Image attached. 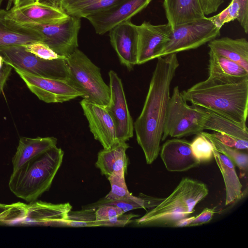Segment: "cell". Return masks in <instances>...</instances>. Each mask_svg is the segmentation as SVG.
Instances as JSON below:
<instances>
[{"instance_id":"obj_1","label":"cell","mask_w":248,"mask_h":248,"mask_svg":"<svg viewBox=\"0 0 248 248\" xmlns=\"http://www.w3.org/2000/svg\"><path fill=\"white\" fill-rule=\"evenodd\" d=\"M179 66L177 53L157 58L143 108L134 123L138 143L148 164H151L159 155L170 98V87Z\"/></svg>"},{"instance_id":"obj_2","label":"cell","mask_w":248,"mask_h":248,"mask_svg":"<svg viewBox=\"0 0 248 248\" xmlns=\"http://www.w3.org/2000/svg\"><path fill=\"white\" fill-rule=\"evenodd\" d=\"M181 93L192 105L212 111L248 129V78L228 83L207 78Z\"/></svg>"},{"instance_id":"obj_3","label":"cell","mask_w":248,"mask_h":248,"mask_svg":"<svg viewBox=\"0 0 248 248\" xmlns=\"http://www.w3.org/2000/svg\"><path fill=\"white\" fill-rule=\"evenodd\" d=\"M63 156V151L55 146L13 170L8 183L10 191L27 202L37 201L49 189Z\"/></svg>"},{"instance_id":"obj_4","label":"cell","mask_w":248,"mask_h":248,"mask_svg":"<svg viewBox=\"0 0 248 248\" xmlns=\"http://www.w3.org/2000/svg\"><path fill=\"white\" fill-rule=\"evenodd\" d=\"M208 194L205 184L184 178L168 197L134 222L140 226L174 227L178 221L194 212L195 206Z\"/></svg>"},{"instance_id":"obj_5","label":"cell","mask_w":248,"mask_h":248,"mask_svg":"<svg viewBox=\"0 0 248 248\" xmlns=\"http://www.w3.org/2000/svg\"><path fill=\"white\" fill-rule=\"evenodd\" d=\"M67 81L82 93L88 101L106 106L110 89L104 82L100 68L81 50L77 48L65 58Z\"/></svg>"},{"instance_id":"obj_6","label":"cell","mask_w":248,"mask_h":248,"mask_svg":"<svg viewBox=\"0 0 248 248\" xmlns=\"http://www.w3.org/2000/svg\"><path fill=\"white\" fill-rule=\"evenodd\" d=\"M207 110L187 104L178 86H175L169 101L161 141L167 137L180 138L197 135L203 131Z\"/></svg>"},{"instance_id":"obj_7","label":"cell","mask_w":248,"mask_h":248,"mask_svg":"<svg viewBox=\"0 0 248 248\" xmlns=\"http://www.w3.org/2000/svg\"><path fill=\"white\" fill-rule=\"evenodd\" d=\"M169 40L154 60L172 53L196 49L220 35V30L208 17L173 27Z\"/></svg>"},{"instance_id":"obj_8","label":"cell","mask_w":248,"mask_h":248,"mask_svg":"<svg viewBox=\"0 0 248 248\" xmlns=\"http://www.w3.org/2000/svg\"><path fill=\"white\" fill-rule=\"evenodd\" d=\"M0 54L13 68L41 77L66 80L68 71L65 58L45 60L27 51L23 46L9 47Z\"/></svg>"},{"instance_id":"obj_9","label":"cell","mask_w":248,"mask_h":248,"mask_svg":"<svg viewBox=\"0 0 248 248\" xmlns=\"http://www.w3.org/2000/svg\"><path fill=\"white\" fill-rule=\"evenodd\" d=\"M20 25L38 32L42 42L61 56L66 58L78 48L80 18L70 16L65 21L57 24Z\"/></svg>"},{"instance_id":"obj_10","label":"cell","mask_w":248,"mask_h":248,"mask_svg":"<svg viewBox=\"0 0 248 248\" xmlns=\"http://www.w3.org/2000/svg\"><path fill=\"white\" fill-rule=\"evenodd\" d=\"M72 206L69 202L54 204L34 201L27 204L19 202L11 224L58 226L66 219Z\"/></svg>"},{"instance_id":"obj_11","label":"cell","mask_w":248,"mask_h":248,"mask_svg":"<svg viewBox=\"0 0 248 248\" xmlns=\"http://www.w3.org/2000/svg\"><path fill=\"white\" fill-rule=\"evenodd\" d=\"M13 68L29 90L45 102L63 103L82 96V93L66 80L41 77Z\"/></svg>"},{"instance_id":"obj_12","label":"cell","mask_w":248,"mask_h":248,"mask_svg":"<svg viewBox=\"0 0 248 248\" xmlns=\"http://www.w3.org/2000/svg\"><path fill=\"white\" fill-rule=\"evenodd\" d=\"M110 99L105 106L114 123L118 142H126L133 136L134 122L129 111L121 78L113 70L108 72Z\"/></svg>"},{"instance_id":"obj_13","label":"cell","mask_w":248,"mask_h":248,"mask_svg":"<svg viewBox=\"0 0 248 248\" xmlns=\"http://www.w3.org/2000/svg\"><path fill=\"white\" fill-rule=\"evenodd\" d=\"M152 0H118L115 3L87 18L98 34L109 31L119 24L130 20L131 17L145 9Z\"/></svg>"},{"instance_id":"obj_14","label":"cell","mask_w":248,"mask_h":248,"mask_svg":"<svg viewBox=\"0 0 248 248\" xmlns=\"http://www.w3.org/2000/svg\"><path fill=\"white\" fill-rule=\"evenodd\" d=\"M69 17L62 9L39 1L20 7H12L5 16L6 19L22 25L57 24Z\"/></svg>"},{"instance_id":"obj_15","label":"cell","mask_w":248,"mask_h":248,"mask_svg":"<svg viewBox=\"0 0 248 248\" xmlns=\"http://www.w3.org/2000/svg\"><path fill=\"white\" fill-rule=\"evenodd\" d=\"M138 45L137 64L154 60L156 53L169 40L172 31L169 23L153 25L144 21L137 25Z\"/></svg>"},{"instance_id":"obj_16","label":"cell","mask_w":248,"mask_h":248,"mask_svg":"<svg viewBox=\"0 0 248 248\" xmlns=\"http://www.w3.org/2000/svg\"><path fill=\"white\" fill-rule=\"evenodd\" d=\"M80 104L88 122L90 131L103 148H109L119 142L114 123L105 106L84 99Z\"/></svg>"},{"instance_id":"obj_17","label":"cell","mask_w":248,"mask_h":248,"mask_svg":"<svg viewBox=\"0 0 248 248\" xmlns=\"http://www.w3.org/2000/svg\"><path fill=\"white\" fill-rule=\"evenodd\" d=\"M136 26L128 20L109 31L111 45L121 64L129 70L137 64L138 32Z\"/></svg>"},{"instance_id":"obj_18","label":"cell","mask_w":248,"mask_h":248,"mask_svg":"<svg viewBox=\"0 0 248 248\" xmlns=\"http://www.w3.org/2000/svg\"><path fill=\"white\" fill-rule=\"evenodd\" d=\"M160 157L166 169L171 172L187 171L201 164L192 153L190 142L183 139L168 140L162 146Z\"/></svg>"},{"instance_id":"obj_19","label":"cell","mask_w":248,"mask_h":248,"mask_svg":"<svg viewBox=\"0 0 248 248\" xmlns=\"http://www.w3.org/2000/svg\"><path fill=\"white\" fill-rule=\"evenodd\" d=\"M7 12L0 9V51L11 46L42 42L41 36L36 31L6 19Z\"/></svg>"},{"instance_id":"obj_20","label":"cell","mask_w":248,"mask_h":248,"mask_svg":"<svg viewBox=\"0 0 248 248\" xmlns=\"http://www.w3.org/2000/svg\"><path fill=\"white\" fill-rule=\"evenodd\" d=\"M129 147L126 142H119L109 148L100 150L95 166L101 174L107 178L112 175L125 176L128 163L126 151Z\"/></svg>"},{"instance_id":"obj_21","label":"cell","mask_w":248,"mask_h":248,"mask_svg":"<svg viewBox=\"0 0 248 248\" xmlns=\"http://www.w3.org/2000/svg\"><path fill=\"white\" fill-rule=\"evenodd\" d=\"M163 6L171 28L206 17L199 0H164Z\"/></svg>"},{"instance_id":"obj_22","label":"cell","mask_w":248,"mask_h":248,"mask_svg":"<svg viewBox=\"0 0 248 248\" xmlns=\"http://www.w3.org/2000/svg\"><path fill=\"white\" fill-rule=\"evenodd\" d=\"M208 78L223 82H237L248 78V72L238 63L209 50Z\"/></svg>"},{"instance_id":"obj_23","label":"cell","mask_w":248,"mask_h":248,"mask_svg":"<svg viewBox=\"0 0 248 248\" xmlns=\"http://www.w3.org/2000/svg\"><path fill=\"white\" fill-rule=\"evenodd\" d=\"M210 50L241 65L248 72V41L245 38H215L208 42Z\"/></svg>"},{"instance_id":"obj_24","label":"cell","mask_w":248,"mask_h":248,"mask_svg":"<svg viewBox=\"0 0 248 248\" xmlns=\"http://www.w3.org/2000/svg\"><path fill=\"white\" fill-rule=\"evenodd\" d=\"M204 120L203 130H212L232 137L236 141L234 148L247 150L248 148V129H244L231 120L207 110Z\"/></svg>"},{"instance_id":"obj_25","label":"cell","mask_w":248,"mask_h":248,"mask_svg":"<svg viewBox=\"0 0 248 248\" xmlns=\"http://www.w3.org/2000/svg\"><path fill=\"white\" fill-rule=\"evenodd\" d=\"M57 143V139L53 137H20L12 160L13 170H17L31 158L56 146Z\"/></svg>"},{"instance_id":"obj_26","label":"cell","mask_w":248,"mask_h":248,"mask_svg":"<svg viewBox=\"0 0 248 248\" xmlns=\"http://www.w3.org/2000/svg\"><path fill=\"white\" fill-rule=\"evenodd\" d=\"M213 157L223 176L225 190V205L240 200L243 195L242 185L237 175L235 165L225 155L217 151L213 147Z\"/></svg>"},{"instance_id":"obj_27","label":"cell","mask_w":248,"mask_h":248,"mask_svg":"<svg viewBox=\"0 0 248 248\" xmlns=\"http://www.w3.org/2000/svg\"><path fill=\"white\" fill-rule=\"evenodd\" d=\"M164 198L152 197L140 193L139 197L134 196L131 198L119 200H108L103 198L95 202L82 207L96 209L102 205H112L119 207L124 213H126L135 209L152 208L158 204Z\"/></svg>"},{"instance_id":"obj_28","label":"cell","mask_w":248,"mask_h":248,"mask_svg":"<svg viewBox=\"0 0 248 248\" xmlns=\"http://www.w3.org/2000/svg\"><path fill=\"white\" fill-rule=\"evenodd\" d=\"M118 0H70L61 8L67 15L78 18H86L115 3Z\"/></svg>"},{"instance_id":"obj_29","label":"cell","mask_w":248,"mask_h":248,"mask_svg":"<svg viewBox=\"0 0 248 248\" xmlns=\"http://www.w3.org/2000/svg\"><path fill=\"white\" fill-rule=\"evenodd\" d=\"M95 220L98 226L124 227L130 223L132 219L139 216L126 214L121 208L114 205H105L96 209Z\"/></svg>"},{"instance_id":"obj_30","label":"cell","mask_w":248,"mask_h":248,"mask_svg":"<svg viewBox=\"0 0 248 248\" xmlns=\"http://www.w3.org/2000/svg\"><path fill=\"white\" fill-rule=\"evenodd\" d=\"M201 133L211 142L215 150L229 157L239 168L241 178L247 177L248 171V155L247 154L225 145L215 137L213 133L203 131Z\"/></svg>"},{"instance_id":"obj_31","label":"cell","mask_w":248,"mask_h":248,"mask_svg":"<svg viewBox=\"0 0 248 248\" xmlns=\"http://www.w3.org/2000/svg\"><path fill=\"white\" fill-rule=\"evenodd\" d=\"M95 209L82 207L78 211L71 210L66 219L61 221L59 227H97Z\"/></svg>"},{"instance_id":"obj_32","label":"cell","mask_w":248,"mask_h":248,"mask_svg":"<svg viewBox=\"0 0 248 248\" xmlns=\"http://www.w3.org/2000/svg\"><path fill=\"white\" fill-rule=\"evenodd\" d=\"M190 145L193 155L201 163L208 162L212 159L213 145L201 132L190 142Z\"/></svg>"},{"instance_id":"obj_33","label":"cell","mask_w":248,"mask_h":248,"mask_svg":"<svg viewBox=\"0 0 248 248\" xmlns=\"http://www.w3.org/2000/svg\"><path fill=\"white\" fill-rule=\"evenodd\" d=\"M110 186V192L105 197L108 200H119L132 198L134 196L129 191L124 175H112L108 178Z\"/></svg>"},{"instance_id":"obj_34","label":"cell","mask_w":248,"mask_h":248,"mask_svg":"<svg viewBox=\"0 0 248 248\" xmlns=\"http://www.w3.org/2000/svg\"><path fill=\"white\" fill-rule=\"evenodd\" d=\"M240 6L237 0H232L229 5L221 12L208 17L214 25L220 30L225 24L237 19L239 15Z\"/></svg>"},{"instance_id":"obj_35","label":"cell","mask_w":248,"mask_h":248,"mask_svg":"<svg viewBox=\"0 0 248 248\" xmlns=\"http://www.w3.org/2000/svg\"><path fill=\"white\" fill-rule=\"evenodd\" d=\"M23 46L27 51L43 60L51 61L65 58L58 55L47 45L42 41L33 42Z\"/></svg>"},{"instance_id":"obj_36","label":"cell","mask_w":248,"mask_h":248,"mask_svg":"<svg viewBox=\"0 0 248 248\" xmlns=\"http://www.w3.org/2000/svg\"><path fill=\"white\" fill-rule=\"evenodd\" d=\"M239 4V15L237 20L246 33H248V0H237Z\"/></svg>"},{"instance_id":"obj_37","label":"cell","mask_w":248,"mask_h":248,"mask_svg":"<svg viewBox=\"0 0 248 248\" xmlns=\"http://www.w3.org/2000/svg\"><path fill=\"white\" fill-rule=\"evenodd\" d=\"M214 209L206 208L189 224L188 227L196 226L207 223L211 221L214 215Z\"/></svg>"},{"instance_id":"obj_38","label":"cell","mask_w":248,"mask_h":248,"mask_svg":"<svg viewBox=\"0 0 248 248\" xmlns=\"http://www.w3.org/2000/svg\"><path fill=\"white\" fill-rule=\"evenodd\" d=\"M205 15H208L217 11L224 0H199Z\"/></svg>"},{"instance_id":"obj_39","label":"cell","mask_w":248,"mask_h":248,"mask_svg":"<svg viewBox=\"0 0 248 248\" xmlns=\"http://www.w3.org/2000/svg\"><path fill=\"white\" fill-rule=\"evenodd\" d=\"M12 69V66L7 62H0V94L3 93L4 85Z\"/></svg>"},{"instance_id":"obj_40","label":"cell","mask_w":248,"mask_h":248,"mask_svg":"<svg viewBox=\"0 0 248 248\" xmlns=\"http://www.w3.org/2000/svg\"><path fill=\"white\" fill-rule=\"evenodd\" d=\"M16 205V203L9 204L0 203V223L8 224Z\"/></svg>"},{"instance_id":"obj_41","label":"cell","mask_w":248,"mask_h":248,"mask_svg":"<svg viewBox=\"0 0 248 248\" xmlns=\"http://www.w3.org/2000/svg\"><path fill=\"white\" fill-rule=\"evenodd\" d=\"M195 217V216L186 217L178 221L174 225V227H188L189 224Z\"/></svg>"},{"instance_id":"obj_42","label":"cell","mask_w":248,"mask_h":248,"mask_svg":"<svg viewBox=\"0 0 248 248\" xmlns=\"http://www.w3.org/2000/svg\"><path fill=\"white\" fill-rule=\"evenodd\" d=\"M69 0H39L40 2L49 4L60 8L63 3Z\"/></svg>"},{"instance_id":"obj_43","label":"cell","mask_w":248,"mask_h":248,"mask_svg":"<svg viewBox=\"0 0 248 248\" xmlns=\"http://www.w3.org/2000/svg\"><path fill=\"white\" fill-rule=\"evenodd\" d=\"M37 1L39 0H14L13 7H20Z\"/></svg>"},{"instance_id":"obj_44","label":"cell","mask_w":248,"mask_h":248,"mask_svg":"<svg viewBox=\"0 0 248 248\" xmlns=\"http://www.w3.org/2000/svg\"><path fill=\"white\" fill-rule=\"evenodd\" d=\"M3 0H0V6L1 5L2 2H3Z\"/></svg>"}]
</instances>
